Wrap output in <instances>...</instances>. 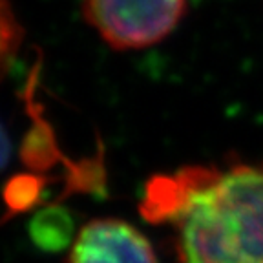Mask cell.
Masks as SVG:
<instances>
[{
    "label": "cell",
    "mask_w": 263,
    "mask_h": 263,
    "mask_svg": "<svg viewBox=\"0 0 263 263\" xmlns=\"http://www.w3.org/2000/svg\"><path fill=\"white\" fill-rule=\"evenodd\" d=\"M141 214L174 229L177 263H263V163L156 176Z\"/></svg>",
    "instance_id": "obj_1"
},
{
    "label": "cell",
    "mask_w": 263,
    "mask_h": 263,
    "mask_svg": "<svg viewBox=\"0 0 263 263\" xmlns=\"http://www.w3.org/2000/svg\"><path fill=\"white\" fill-rule=\"evenodd\" d=\"M28 234L33 245L42 252L55 254L71 249L77 239L73 214L64 205L41 206L29 219Z\"/></svg>",
    "instance_id": "obj_4"
},
{
    "label": "cell",
    "mask_w": 263,
    "mask_h": 263,
    "mask_svg": "<svg viewBox=\"0 0 263 263\" xmlns=\"http://www.w3.org/2000/svg\"><path fill=\"white\" fill-rule=\"evenodd\" d=\"M39 192H41V181L35 179L31 176L26 177H16L8 185V203L13 210H24L31 206L37 199Z\"/></svg>",
    "instance_id": "obj_5"
},
{
    "label": "cell",
    "mask_w": 263,
    "mask_h": 263,
    "mask_svg": "<svg viewBox=\"0 0 263 263\" xmlns=\"http://www.w3.org/2000/svg\"><path fill=\"white\" fill-rule=\"evenodd\" d=\"M186 0H84V18L115 49L163 41L185 15Z\"/></svg>",
    "instance_id": "obj_2"
},
{
    "label": "cell",
    "mask_w": 263,
    "mask_h": 263,
    "mask_svg": "<svg viewBox=\"0 0 263 263\" xmlns=\"http://www.w3.org/2000/svg\"><path fill=\"white\" fill-rule=\"evenodd\" d=\"M68 263H157V258L152 243L134 225L95 219L77 234Z\"/></svg>",
    "instance_id": "obj_3"
}]
</instances>
